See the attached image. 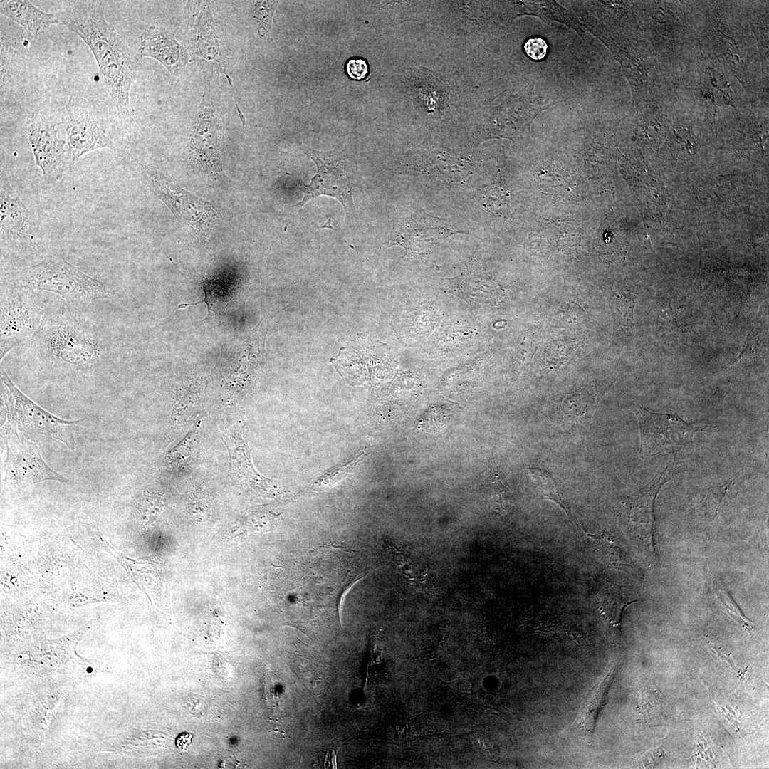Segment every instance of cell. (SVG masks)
<instances>
[{"mask_svg": "<svg viewBox=\"0 0 769 769\" xmlns=\"http://www.w3.org/2000/svg\"><path fill=\"white\" fill-rule=\"evenodd\" d=\"M60 24L78 36L91 51L101 83L113 101L118 117L132 120L130 92L137 63L117 31L105 19L104 5L97 1H75L54 12Z\"/></svg>", "mask_w": 769, "mask_h": 769, "instance_id": "1", "label": "cell"}, {"mask_svg": "<svg viewBox=\"0 0 769 769\" xmlns=\"http://www.w3.org/2000/svg\"><path fill=\"white\" fill-rule=\"evenodd\" d=\"M9 283L32 292H51L75 304L110 298L115 294L110 284L90 276L55 254L16 272Z\"/></svg>", "mask_w": 769, "mask_h": 769, "instance_id": "2", "label": "cell"}, {"mask_svg": "<svg viewBox=\"0 0 769 769\" xmlns=\"http://www.w3.org/2000/svg\"><path fill=\"white\" fill-rule=\"evenodd\" d=\"M33 340L38 352L73 366L89 365L105 353V345L95 328L67 310L46 313Z\"/></svg>", "mask_w": 769, "mask_h": 769, "instance_id": "3", "label": "cell"}, {"mask_svg": "<svg viewBox=\"0 0 769 769\" xmlns=\"http://www.w3.org/2000/svg\"><path fill=\"white\" fill-rule=\"evenodd\" d=\"M4 436L13 431L35 442L58 441L74 449L75 432L82 420H66L41 408L25 395L1 370Z\"/></svg>", "mask_w": 769, "mask_h": 769, "instance_id": "4", "label": "cell"}, {"mask_svg": "<svg viewBox=\"0 0 769 769\" xmlns=\"http://www.w3.org/2000/svg\"><path fill=\"white\" fill-rule=\"evenodd\" d=\"M4 436H6L2 488L5 498L14 499L36 483L48 481L70 482L68 478L55 471L45 462L37 442L28 439L16 431Z\"/></svg>", "mask_w": 769, "mask_h": 769, "instance_id": "5", "label": "cell"}, {"mask_svg": "<svg viewBox=\"0 0 769 769\" xmlns=\"http://www.w3.org/2000/svg\"><path fill=\"white\" fill-rule=\"evenodd\" d=\"M32 291L8 281L1 287L0 360L38 331L46 313L34 301Z\"/></svg>", "mask_w": 769, "mask_h": 769, "instance_id": "6", "label": "cell"}, {"mask_svg": "<svg viewBox=\"0 0 769 769\" xmlns=\"http://www.w3.org/2000/svg\"><path fill=\"white\" fill-rule=\"evenodd\" d=\"M303 152L315 162L317 172L310 184H300L304 196L294 206H303L311 199L328 195L336 198L343 206L346 214L353 215L355 207L349 165L342 145L340 143L328 152L304 147Z\"/></svg>", "mask_w": 769, "mask_h": 769, "instance_id": "7", "label": "cell"}, {"mask_svg": "<svg viewBox=\"0 0 769 769\" xmlns=\"http://www.w3.org/2000/svg\"><path fill=\"white\" fill-rule=\"evenodd\" d=\"M640 431L642 459L662 453H675L689 443L701 427L689 424L675 414H659L640 407L636 412Z\"/></svg>", "mask_w": 769, "mask_h": 769, "instance_id": "8", "label": "cell"}, {"mask_svg": "<svg viewBox=\"0 0 769 769\" xmlns=\"http://www.w3.org/2000/svg\"><path fill=\"white\" fill-rule=\"evenodd\" d=\"M65 116L61 122L66 132V142L72 160L100 149H113L111 139L96 120L88 100L71 95L65 105Z\"/></svg>", "mask_w": 769, "mask_h": 769, "instance_id": "9", "label": "cell"}, {"mask_svg": "<svg viewBox=\"0 0 769 769\" xmlns=\"http://www.w3.org/2000/svg\"><path fill=\"white\" fill-rule=\"evenodd\" d=\"M220 98L210 80L206 81L196 125L189 142L190 156L200 165L219 167L222 131Z\"/></svg>", "mask_w": 769, "mask_h": 769, "instance_id": "10", "label": "cell"}, {"mask_svg": "<svg viewBox=\"0 0 769 769\" xmlns=\"http://www.w3.org/2000/svg\"><path fill=\"white\" fill-rule=\"evenodd\" d=\"M57 125L54 120L39 112L31 113L26 122V132L36 164L47 182L61 179L66 168L67 142L58 138Z\"/></svg>", "mask_w": 769, "mask_h": 769, "instance_id": "11", "label": "cell"}, {"mask_svg": "<svg viewBox=\"0 0 769 769\" xmlns=\"http://www.w3.org/2000/svg\"><path fill=\"white\" fill-rule=\"evenodd\" d=\"M674 464L669 463L651 482L625 501L627 528L638 545L651 558H656L654 502L661 487L671 479Z\"/></svg>", "mask_w": 769, "mask_h": 769, "instance_id": "12", "label": "cell"}, {"mask_svg": "<svg viewBox=\"0 0 769 769\" xmlns=\"http://www.w3.org/2000/svg\"><path fill=\"white\" fill-rule=\"evenodd\" d=\"M37 230L31 212L13 189L6 177L1 176L0 237L1 248L21 250L33 241Z\"/></svg>", "mask_w": 769, "mask_h": 769, "instance_id": "13", "label": "cell"}, {"mask_svg": "<svg viewBox=\"0 0 769 769\" xmlns=\"http://www.w3.org/2000/svg\"><path fill=\"white\" fill-rule=\"evenodd\" d=\"M221 42L216 36L209 4L203 2L194 28L189 35V47L195 60L207 65L219 73H223L232 86V80L226 73L225 56Z\"/></svg>", "mask_w": 769, "mask_h": 769, "instance_id": "14", "label": "cell"}, {"mask_svg": "<svg viewBox=\"0 0 769 769\" xmlns=\"http://www.w3.org/2000/svg\"><path fill=\"white\" fill-rule=\"evenodd\" d=\"M140 55L158 61L173 75L191 61L186 48L172 33L155 26L142 33Z\"/></svg>", "mask_w": 769, "mask_h": 769, "instance_id": "15", "label": "cell"}, {"mask_svg": "<svg viewBox=\"0 0 769 769\" xmlns=\"http://www.w3.org/2000/svg\"><path fill=\"white\" fill-rule=\"evenodd\" d=\"M0 13L20 25L33 40L51 25L60 23L54 13L45 12L27 0H1Z\"/></svg>", "mask_w": 769, "mask_h": 769, "instance_id": "16", "label": "cell"}, {"mask_svg": "<svg viewBox=\"0 0 769 769\" xmlns=\"http://www.w3.org/2000/svg\"><path fill=\"white\" fill-rule=\"evenodd\" d=\"M229 452L230 466L236 476L241 480L246 481L249 485L254 486L253 483L261 485L263 489L266 488L267 480L263 479L252 466L248 446L242 436L241 428L232 427L226 430L222 436Z\"/></svg>", "mask_w": 769, "mask_h": 769, "instance_id": "17", "label": "cell"}, {"mask_svg": "<svg viewBox=\"0 0 769 769\" xmlns=\"http://www.w3.org/2000/svg\"><path fill=\"white\" fill-rule=\"evenodd\" d=\"M637 600V594L633 590L628 587L611 584L601 592L600 610L613 626L618 627L624 609Z\"/></svg>", "mask_w": 769, "mask_h": 769, "instance_id": "18", "label": "cell"}, {"mask_svg": "<svg viewBox=\"0 0 769 769\" xmlns=\"http://www.w3.org/2000/svg\"><path fill=\"white\" fill-rule=\"evenodd\" d=\"M99 538L105 550L122 565L135 583L148 595V592H151L150 587H152V582L156 577L151 561L146 559L144 560L130 559L117 551L101 535H99Z\"/></svg>", "mask_w": 769, "mask_h": 769, "instance_id": "19", "label": "cell"}, {"mask_svg": "<svg viewBox=\"0 0 769 769\" xmlns=\"http://www.w3.org/2000/svg\"><path fill=\"white\" fill-rule=\"evenodd\" d=\"M597 404L593 395L582 392L573 394L563 401L560 416L566 424L571 427L583 426L590 422Z\"/></svg>", "mask_w": 769, "mask_h": 769, "instance_id": "20", "label": "cell"}, {"mask_svg": "<svg viewBox=\"0 0 769 769\" xmlns=\"http://www.w3.org/2000/svg\"><path fill=\"white\" fill-rule=\"evenodd\" d=\"M613 674H608L588 695L578 717L577 726L587 734L592 736L598 715L604 706L609 686Z\"/></svg>", "mask_w": 769, "mask_h": 769, "instance_id": "21", "label": "cell"}, {"mask_svg": "<svg viewBox=\"0 0 769 769\" xmlns=\"http://www.w3.org/2000/svg\"><path fill=\"white\" fill-rule=\"evenodd\" d=\"M1 97L14 85L19 74V53L9 42L1 39Z\"/></svg>", "mask_w": 769, "mask_h": 769, "instance_id": "22", "label": "cell"}, {"mask_svg": "<svg viewBox=\"0 0 769 769\" xmlns=\"http://www.w3.org/2000/svg\"><path fill=\"white\" fill-rule=\"evenodd\" d=\"M528 476L530 481L543 494V498L556 502L568 513L560 488L549 472L540 468L531 467L528 469Z\"/></svg>", "mask_w": 769, "mask_h": 769, "instance_id": "23", "label": "cell"}, {"mask_svg": "<svg viewBox=\"0 0 769 769\" xmlns=\"http://www.w3.org/2000/svg\"><path fill=\"white\" fill-rule=\"evenodd\" d=\"M634 305V299L629 294L614 295L612 308L614 320V330H622L628 335L632 334Z\"/></svg>", "mask_w": 769, "mask_h": 769, "instance_id": "24", "label": "cell"}, {"mask_svg": "<svg viewBox=\"0 0 769 769\" xmlns=\"http://www.w3.org/2000/svg\"><path fill=\"white\" fill-rule=\"evenodd\" d=\"M199 422H197L192 429L169 454L168 460L172 464H181L187 457L191 456L196 449L197 436L199 429Z\"/></svg>", "mask_w": 769, "mask_h": 769, "instance_id": "25", "label": "cell"}, {"mask_svg": "<svg viewBox=\"0 0 769 769\" xmlns=\"http://www.w3.org/2000/svg\"><path fill=\"white\" fill-rule=\"evenodd\" d=\"M253 7V17L258 24V32L263 36L266 34L272 22L274 12V1H256Z\"/></svg>", "mask_w": 769, "mask_h": 769, "instance_id": "26", "label": "cell"}, {"mask_svg": "<svg viewBox=\"0 0 769 769\" xmlns=\"http://www.w3.org/2000/svg\"><path fill=\"white\" fill-rule=\"evenodd\" d=\"M386 545L388 546L389 552L392 556L393 560L397 565L399 570L407 578V580L412 584H415L416 575L414 564L412 563L411 558L399 547L394 544L386 541Z\"/></svg>", "mask_w": 769, "mask_h": 769, "instance_id": "27", "label": "cell"}, {"mask_svg": "<svg viewBox=\"0 0 769 769\" xmlns=\"http://www.w3.org/2000/svg\"><path fill=\"white\" fill-rule=\"evenodd\" d=\"M715 590L718 600L728 613L743 626L750 627L748 620L744 617L729 592L721 585H716Z\"/></svg>", "mask_w": 769, "mask_h": 769, "instance_id": "28", "label": "cell"}, {"mask_svg": "<svg viewBox=\"0 0 769 769\" xmlns=\"http://www.w3.org/2000/svg\"><path fill=\"white\" fill-rule=\"evenodd\" d=\"M548 48L546 41L539 36L530 38L524 44L526 55L533 61L544 59L547 55Z\"/></svg>", "mask_w": 769, "mask_h": 769, "instance_id": "29", "label": "cell"}, {"mask_svg": "<svg viewBox=\"0 0 769 769\" xmlns=\"http://www.w3.org/2000/svg\"><path fill=\"white\" fill-rule=\"evenodd\" d=\"M345 68L347 75L355 80L364 79L369 73L368 65L362 58L355 57L349 59Z\"/></svg>", "mask_w": 769, "mask_h": 769, "instance_id": "30", "label": "cell"}, {"mask_svg": "<svg viewBox=\"0 0 769 769\" xmlns=\"http://www.w3.org/2000/svg\"><path fill=\"white\" fill-rule=\"evenodd\" d=\"M192 737V734L189 733L179 734L176 739L177 747L180 750H185L191 743Z\"/></svg>", "mask_w": 769, "mask_h": 769, "instance_id": "31", "label": "cell"}]
</instances>
